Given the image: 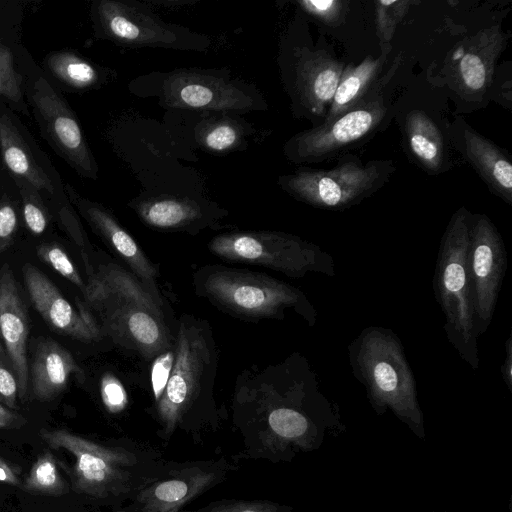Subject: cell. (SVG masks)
<instances>
[{"label": "cell", "mask_w": 512, "mask_h": 512, "mask_svg": "<svg viewBox=\"0 0 512 512\" xmlns=\"http://www.w3.org/2000/svg\"><path fill=\"white\" fill-rule=\"evenodd\" d=\"M18 229V217L8 199L0 202V254L13 242Z\"/></svg>", "instance_id": "8d00e7d4"}, {"label": "cell", "mask_w": 512, "mask_h": 512, "mask_svg": "<svg viewBox=\"0 0 512 512\" xmlns=\"http://www.w3.org/2000/svg\"><path fill=\"white\" fill-rule=\"evenodd\" d=\"M46 65L56 78L75 89L93 88L102 81L101 71L73 52H54Z\"/></svg>", "instance_id": "484cf974"}, {"label": "cell", "mask_w": 512, "mask_h": 512, "mask_svg": "<svg viewBox=\"0 0 512 512\" xmlns=\"http://www.w3.org/2000/svg\"><path fill=\"white\" fill-rule=\"evenodd\" d=\"M467 268L479 336L489 328L507 268L504 241L491 220L471 214Z\"/></svg>", "instance_id": "4fadbf2b"}, {"label": "cell", "mask_w": 512, "mask_h": 512, "mask_svg": "<svg viewBox=\"0 0 512 512\" xmlns=\"http://www.w3.org/2000/svg\"><path fill=\"white\" fill-rule=\"evenodd\" d=\"M311 380L306 365L295 355L238 376L231 410L242 448L232 456L234 462L278 463L311 448L316 435L306 409Z\"/></svg>", "instance_id": "6da1fadb"}, {"label": "cell", "mask_w": 512, "mask_h": 512, "mask_svg": "<svg viewBox=\"0 0 512 512\" xmlns=\"http://www.w3.org/2000/svg\"><path fill=\"white\" fill-rule=\"evenodd\" d=\"M40 436L50 448L74 456L68 474L76 493L116 509L155 481L167 462L155 448L130 438L102 443L64 429H42Z\"/></svg>", "instance_id": "3957f363"}, {"label": "cell", "mask_w": 512, "mask_h": 512, "mask_svg": "<svg viewBox=\"0 0 512 512\" xmlns=\"http://www.w3.org/2000/svg\"><path fill=\"white\" fill-rule=\"evenodd\" d=\"M409 146L418 160L428 168H437L442 155L440 134L421 113L412 114L408 124Z\"/></svg>", "instance_id": "4316f807"}, {"label": "cell", "mask_w": 512, "mask_h": 512, "mask_svg": "<svg viewBox=\"0 0 512 512\" xmlns=\"http://www.w3.org/2000/svg\"><path fill=\"white\" fill-rule=\"evenodd\" d=\"M83 261L88 275L83 294L99 312L103 334L148 361L174 345L176 326L172 328L161 296L117 263L94 268L84 252Z\"/></svg>", "instance_id": "277c9868"}, {"label": "cell", "mask_w": 512, "mask_h": 512, "mask_svg": "<svg viewBox=\"0 0 512 512\" xmlns=\"http://www.w3.org/2000/svg\"><path fill=\"white\" fill-rule=\"evenodd\" d=\"M0 148L5 166L14 176L37 191L54 193L52 181L37 164L17 127L5 114L0 116Z\"/></svg>", "instance_id": "7402d4cb"}, {"label": "cell", "mask_w": 512, "mask_h": 512, "mask_svg": "<svg viewBox=\"0 0 512 512\" xmlns=\"http://www.w3.org/2000/svg\"><path fill=\"white\" fill-rule=\"evenodd\" d=\"M0 482L14 485V486L21 485V481H20L17 473L2 458H0Z\"/></svg>", "instance_id": "60d3db41"}, {"label": "cell", "mask_w": 512, "mask_h": 512, "mask_svg": "<svg viewBox=\"0 0 512 512\" xmlns=\"http://www.w3.org/2000/svg\"><path fill=\"white\" fill-rule=\"evenodd\" d=\"M20 82L11 51L7 47H0V96L18 102L21 99Z\"/></svg>", "instance_id": "d6a6232c"}, {"label": "cell", "mask_w": 512, "mask_h": 512, "mask_svg": "<svg viewBox=\"0 0 512 512\" xmlns=\"http://www.w3.org/2000/svg\"><path fill=\"white\" fill-rule=\"evenodd\" d=\"M23 200V217L27 229L34 235L42 234L49 223L47 211L36 192L23 179L17 178Z\"/></svg>", "instance_id": "4dcf8cb0"}, {"label": "cell", "mask_w": 512, "mask_h": 512, "mask_svg": "<svg viewBox=\"0 0 512 512\" xmlns=\"http://www.w3.org/2000/svg\"><path fill=\"white\" fill-rule=\"evenodd\" d=\"M29 322L17 281L8 263L0 268V340L18 383V397H26L29 386L27 338Z\"/></svg>", "instance_id": "ffe728a7"}, {"label": "cell", "mask_w": 512, "mask_h": 512, "mask_svg": "<svg viewBox=\"0 0 512 512\" xmlns=\"http://www.w3.org/2000/svg\"><path fill=\"white\" fill-rule=\"evenodd\" d=\"M466 153L481 176L511 202L512 165L494 144L471 130L465 132Z\"/></svg>", "instance_id": "603a6c76"}, {"label": "cell", "mask_w": 512, "mask_h": 512, "mask_svg": "<svg viewBox=\"0 0 512 512\" xmlns=\"http://www.w3.org/2000/svg\"><path fill=\"white\" fill-rule=\"evenodd\" d=\"M348 353L352 373L365 387L374 410L379 413L392 410L414 433L423 437L416 380L394 331L367 327L349 344Z\"/></svg>", "instance_id": "5b68a950"}, {"label": "cell", "mask_w": 512, "mask_h": 512, "mask_svg": "<svg viewBox=\"0 0 512 512\" xmlns=\"http://www.w3.org/2000/svg\"><path fill=\"white\" fill-rule=\"evenodd\" d=\"M71 201L107 245L126 263L135 275L152 293L160 296L157 287L158 268L144 254L135 239L104 206L80 196L71 186L66 185Z\"/></svg>", "instance_id": "d6986e66"}, {"label": "cell", "mask_w": 512, "mask_h": 512, "mask_svg": "<svg viewBox=\"0 0 512 512\" xmlns=\"http://www.w3.org/2000/svg\"><path fill=\"white\" fill-rule=\"evenodd\" d=\"M459 75L466 88L474 91L483 89L488 80L487 60L478 51L464 53L459 63Z\"/></svg>", "instance_id": "1f68e13d"}, {"label": "cell", "mask_w": 512, "mask_h": 512, "mask_svg": "<svg viewBox=\"0 0 512 512\" xmlns=\"http://www.w3.org/2000/svg\"><path fill=\"white\" fill-rule=\"evenodd\" d=\"M41 126L55 149L83 177L96 179L98 165L73 111L43 77L33 86Z\"/></svg>", "instance_id": "2e32d148"}, {"label": "cell", "mask_w": 512, "mask_h": 512, "mask_svg": "<svg viewBox=\"0 0 512 512\" xmlns=\"http://www.w3.org/2000/svg\"><path fill=\"white\" fill-rule=\"evenodd\" d=\"M471 213L465 208L451 218L443 234L435 266L433 289L445 315L448 341L472 369L480 364L475 313L467 268Z\"/></svg>", "instance_id": "ba28073f"}, {"label": "cell", "mask_w": 512, "mask_h": 512, "mask_svg": "<svg viewBox=\"0 0 512 512\" xmlns=\"http://www.w3.org/2000/svg\"><path fill=\"white\" fill-rule=\"evenodd\" d=\"M505 354H506V357L504 359L501 372H502L504 382L506 383L508 389L511 390V387H512V338H511V334L509 335V337L505 343Z\"/></svg>", "instance_id": "ab89813d"}, {"label": "cell", "mask_w": 512, "mask_h": 512, "mask_svg": "<svg viewBox=\"0 0 512 512\" xmlns=\"http://www.w3.org/2000/svg\"><path fill=\"white\" fill-rule=\"evenodd\" d=\"M128 90L138 97L156 98L166 109L242 114L268 107L254 84L219 69L153 71L131 80Z\"/></svg>", "instance_id": "8992f818"}, {"label": "cell", "mask_w": 512, "mask_h": 512, "mask_svg": "<svg viewBox=\"0 0 512 512\" xmlns=\"http://www.w3.org/2000/svg\"><path fill=\"white\" fill-rule=\"evenodd\" d=\"M175 332L171 374L149 412L162 441L169 442L180 431L197 443L205 432L217 430L223 419L214 397L218 350L211 326L204 319L183 314Z\"/></svg>", "instance_id": "7a4b0ae2"}, {"label": "cell", "mask_w": 512, "mask_h": 512, "mask_svg": "<svg viewBox=\"0 0 512 512\" xmlns=\"http://www.w3.org/2000/svg\"><path fill=\"white\" fill-rule=\"evenodd\" d=\"M71 375H83L73 355L52 338L38 342L29 365V383L39 401L51 400L67 386Z\"/></svg>", "instance_id": "44dd1931"}, {"label": "cell", "mask_w": 512, "mask_h": 512, "mask_svg": "<svg viewBox=\"0 0 512 512\" xmlns=\"http://www.w3.org/2000/svg\"><path fill=\"white\" fill-rule=\"evenodd\" d=\"M22 274L31 303L50 327L85 343L102 338L103 333L88 309L77 302L76 310L39 268L25 263Z\"/></svg>", "instance_id": "e0dca14e"}, {"label": "cell", "mask_w": 512, "mask_h": 512, "mask_svg": "<svg viewBox=\"0 0 512 512\" xmlns=\"http://www.w3.org/2000/svg\"><path fill=\"white\" fill-rule=\"evenodd\" d=\"M389 163L357 159L341 161L331 170L298 169L281 175L278 185L298 201L322 209L341 210L353 206L384 183Z\"/></svg>", "instance_id": "8fae6325"}, {"label": "cell", "mask_w": 512, "mask_h": 512, "mask_svg": "<svg viewBox=\"0 0 512 512\" xmlns=\"http://www.w3.org/2000/svg\"><path fill=\"white\" fill-rule=\"evenodd\" d=\"M380 60L365 59L357 67L342 74L331 102L327 120H332L357 106L360 96L378 72Z\"/></svg>", "instance_id": "d4e9b609"}, {"label": "cell", "mask_w": 512, "mask_h": 512, "mask_svg": "<svg viewBox=\"0 0 512 512\" xmlns=\"http://www.w3.org/2000/svg\"><path fill=\"white\" fill-rule=\"evenodd\" d=\"M210 252L229 262L262 266L289 277L335 275L333 258L317 245L278 231H232L213 237Z\"/></svg>", "instance_id": "9c48e42d"}, {"label": "cell", "mask_w": 512, "mask_h": 512, "mask_svg": "<svg viewBox=\"0 0 512 512\" xmlns=\"http://www.w3.org/2000/svg\"><path fill=\"white\" fill-rule=\"evenodd\" d=\"M278 64L285 89L300 112L321 113L331 104L343 74L341 65L320 52L290 46L284 40Z\"/></svg>", "instance_id": "5bb4252c"}, {"label": "cell", "mask_w": 512, "mask_h": 512, "mask_svg": "<svg viewBox=\"0 0 512 512\" xmlns=\"http://www.w3.org/2000/svg\"><path fill=\"white\" fill-rule=\"evenodd\" d=\"M306 13L326 22H333L340 15L343 3L341 1L303 0L297 2Z\"/></svg>", "instance_id": "74e56055"}, {"label": "cell", "mask_w": 512, "mask_h": 512, "mask_svg": "<svg viewBox=\"0 0 512 512\" xmlns=\"http://www.w3.org/2000/svg\"><path fill=\"white\" fill-rule=\"evenodd\" d=\"M128 206L145 225L160 231L197 233L228 214L212 201L165 193L139 196Z\"/></svg>", "instance_id": "ac0fdd59"}, {"label": "cell", "mask_w": 512, "mask_h": 512, "mask_svg": "<svg viewBox=\"0 0 512 512\" xmlns=\"http://www.w3.org/2000/svg\"><path fill=\"white\" fill-rule=\"evenodd\" d=\"M36 254L42 262L81 289L83 293L85 292V282L67 252L59 243H41L36 247Z\"/></svg>", "instance_id": "f1b7e54d"}, {"label": "cell", "mask_w": 512, "mask_h": 512, "mask_svg": "<svg viewBox=\"0 0 512 512\" xmlns=\"http://www.w3.org/2000/svg\"><path fill=\"white\" fill-rule=\"evenodd\" d=\"M22 488L30 493L61 496L69 492L62 479L54 455L45 450L38 456L26 477Z\"/></svg>", "instance_id": "83f0119b"}, {"label": "cell", "mask_w": 512, "mask_h": 512, "mask_svg": "<svg viewBox=\"0 0 512 512\" xmlns=\"http://www.w3.org/2000/svg\"><path fill=\"white\" fill-rule=\"evenodd\" d=\"M17 398V378L0 340V399L9 409H15L17 407Z\"/></svg>", "instance_id": "e575fe53"}, {"label": "cell", "mask_w": 512, "mask_h": 512, "mask_svg": "<svg viewBox=\"0 0 512 512\" xmlns=\"http://www.w3.org/2000/svg\"><path fill=\"white\" fill-rule=\"evenodd\" d=\"M377 102L357 105L319 127L292 136L284 154L293 163L319 162L369 135L384 116Z\"/></svg>", "instance_id": "9a60e30c"}, {"label": "cell", "mask_w": 512, "mask_h": 512, "mask_svg": "<svg viewBox=\"0 0 512 512\" xmlns=\"http://www.w3.org/2000/svg\"><path fill=\"white\" fill-rule=\"evenodd\" d=\"M175 359V343L174 345L157 356L153 360L151 368V383L152 391L154 394V401H156L165 389L169 380L171 370Z\"/></svg>", "instance_id": "d590c367"}, {"label": "cell", "mask_w": 512, "mask_h": 512, "mask_svg": "<svg viewBox=\"0 0 512 512\" xmlns=\"http://www.w3.org/2000/svg\"><path fill=\"white\" fill-rule=\"evenodd\" d=\"M197 128V144L213 154H227L242 149L252 133L249 123L227 114L202 122Z\"/></svg>", "instance_id": "cb8c5ba5"}, {"label": "cell", "mask_w": 512, "mask_h": 512, "mask_svg": "<svg viewBox=\"0 0 512 512\" xmlns=\"http://www.w3.org/2000/svg\"><path fill=\"white\" fill-rule=\"evenodd\" d=\"M25 423L24 417L0 404V428H19Z\"/></svg>", "instance_id": "f35d334b"}, {"label": "cell", "mask_w": 512, "mask_h": 512, "mask_svg": "<svg viewBox=\"0 0 512 512\" xmlns=\"http://www.w3.org/2000/svg\"><path fill=\"white\" fill-rule=\"evenodd\" d=\"M195 293L218 309L245 320L282 319L294 310L309 325L316 312L298 288L265 273L224 265H205L193 276Z\"/></svg>", "instance_id": "52a82bcc"}, {"label": "cell", "mask_w": 512, "mask_h": 512, "mask_svg": "<svg viewBox=\"0 0 512 512\" xmlns=\"http://www.w3.org/2000/svg\"><path fill=\"white\" fill-rule=\"evenodd\" d=\"M99 36L128 48L206 51L211 39L162 20L146 2L100 0L93 7Z\"/></svg>", "instance_id": "30bf717a"}, {"label": "cell", "mask_w": 512, "mask_h": 512, "mask_svg": "<svg viewBox=\"0 0 512 512\" xmlns=\"http://www.w3.org/2000/svg\"><path fill=\"white\" fill-rule=\"evenodd\" d=\"M237 470L226 457L168 461L162 474L130 502L134 512H179Z\"/></svg>", "instance_id": "7c38bea8"}, {"label": "cell", "mask_w": 512, "mask_h": 512, "mask_svg": "<svg viewBox=\"0 0 512 512\" xmlns=\"http://www.w3.org/2000/svg\"><path fill=\"white\" fill-rule=\"evenodd\" d=\"M100 395L105 409L111 414L121 413L128 404V397L123 384L111 373H105L102 376Z\"/></svg>", "instance_id": "836d02e7"}, {"label": "cell", "mask_w": 512, "mask_h": 512, "mask_svg": "<svg viewBox=\"0 0 512 512\" xmlns=\"http://www.w3.org/2000/svg\"><path fill=\"white\" fill-rule=\"evenodd\" d=\"M291 508L270 500L221 499L196 510L179 512H290Z\"/></svg>", "instance_id": "f546056e"}]
</instances>
